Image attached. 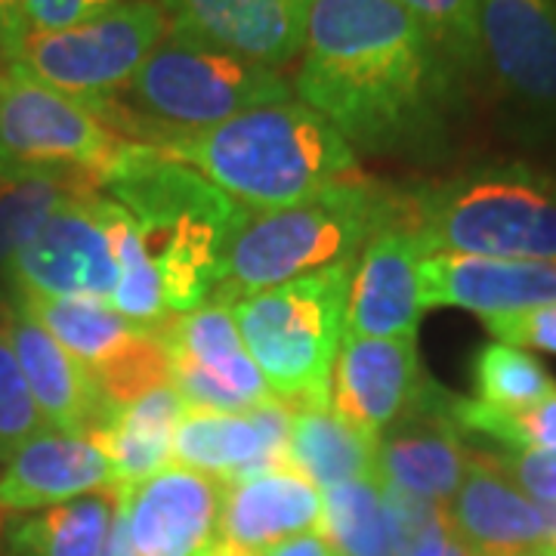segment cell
I'll list each match as a JSON object with an SVG mask.
<instances>
[{
  "mask_svg": "<svg viewBox=\"0 0 556 556\" xmlns=\"http://www.w3.org/2000/svg\"><path fill=\"white\" fill-rule=\"evenodd\" d=\"M294 93L353 152L433 155L460 109V65L396 0H316Z\"/></svg>",
  "mask_w": 556,
  "mask_h": 556,
  "instance_id": "1",
  "label": "cell"
},
{
  "mask_svg": "<svg viewBox=\"0 0 556 556\" xmlns=\"http://www.w3.org/2000/svg\"><path fill=\"white\" fill-rule=\"evenodd\" d=\"M100 192L137 223L142 248L159 269L167 313L204 306L226 278L229 248L251 211L195 167L134 139Z\"/></svg>",
  "mask_w": 556,
  "mask_h": 556,
  "instance_id": "2",
  "label": "cell"
},
{
  "mask_svg": "<svg viewBox=\"0 0 556 556\" xmlns=\"http://www.w3.org/2000/svg\"><path fill=\"white\" fill-rule=\"evenodd\" d=\"M248 211H276L356 174V152L300 100L273 102L199 134L152 142Z\"/></svg>",
  "mask_w": 556,
  "mask_h": 556,
  "instance_id": "3",
  "label": "cell"
},
{
  "mask_svg": "<svg viewBox=\"0 0 556 556\" xmlns=\"http://www.w3.org/2000/svg\"><path fill=\"white\" fill-rule=\"evenodd\" d=\"M288 100H294V84L278 68L167 28L121 97L93 105V112L121 137L152 146Z\"/></svg>",
  "mask_w": 556,
  "mask_h": 556,
  "instance_id": "4",
  "label": "cell"
},
{
  "mask_svg": "<svg viewBox=\"0 0 556 556\" xmlns=\"http://www.w3.org/2000/svg\"><path fill=\"white\" fill-rule=\"evenodd\" d=\"M405 217L408 195L356 174L298 204L251 211L229 248L226 278L211 300L232 306L273 285L358 257L383 226Z\"/></svg>",
  "mask_w": 556,
  "mask_h": 556,
  "instance_id": "5",
  "label": "cell"
},
{
  "mask_svg": "<svg viewBox=\"0 0 556 556\" xmlns=\"http://www.w3.org/2000/svg\"><path fill=\"white\" fill-rule=\"evenodd\" d=\"M427 254L556 260V179L526 164H492L408 195Z\"/></svg>",
  "mask_w": 556,
  "mask_h": 556,
  "instance_id": "6",
  "label": "cell"
},
{
  "mask_svg": "<svg viewBox=\"0 0 556 556\" xmlns=\"http://www.w3.org/2000/svg\"><path fill=\"white\" fill-rule=\"evenodd\" d=\"M356 257L331 263L232 303V316L273 396L328 405Z\"/></svg>",
  "mask_w": 556,
  "mask_h": 556,
  "instance_id": "7",
  "label": "cell"
},
{
  "mask_svg": "<svg viewBox=\"0 0 556 556\" xmlns=\"http://www.w3.org/2000/svg\"><path fill=\"white\" fill-rule=\"evenodd\" d=\"M127 142L90 105L16 62L0 68V167L72 170L102 189Z\"/></svg>",
  "mask_w": 556,
  "mask_h": 556,
  "instance_id": "8",
  "label": "cell"
},
{
  "mask_svg": "<svg viewBox=\"0 0 556 556\" xmlns=\"http://www.w3.org/2000/svg\"><path fill=\"white\" fill-rule=\"evenodd\" d=\"M164 35L167 16L155 0H127L75 28L28 31L16 65L93 109L121 97Z\"/></svg>",
  "mask_w": 556,
  "mask_h": 556,
  "instance_id": "9",
  "label": "cell"
},
{
  "mask_svg": "<svg viewBox=\"0 0 556 556\" xmlns=\"http://www.w3.org/2000/svg\"><path fill=\"white\" fill-rule=\"evenodd\" d=\"M7 291L112 303L121 281L115 201L102 192L68 201L0 269Z\"/></svg>",
  "mask_w": 556,
  "mask_h": 556,
  "instance_id": "10",
  "label": "cell"
},
{
  "mask_svg": "<svg viewBox=\"0 0 556 556\" xmlns=\"http://www.w3.org/2000/svg\"><path fill=\"white\" fill-rule=\"evenodd\" d=\"M121 514L137 556H223L226 482L170 464L121 489Z\"/></svg>",
  "mask_w": 556,
  "mask_h": 556,
  "instance_id": "11",
  "label": "cell"
},
{
  "mask_svg": "<svg viewBox=\"0 0 556 556\" xmlns=\"http://www.w3.org/2000/svg\"><path fill=\"white\" fill-rule=\"evenodd\" d=\"M482 68L504 100L526 112L556 115L554 0H477Z\"/></svg>",
  "mask_w": 556,
  "mask_h": 556,
  "instance_id": "12",
  "label": "cell"
},
{
  "mask_svg": "<svg viewBox=\"0 0 556 556\" xmlns=\"http://www.w3.org/2000/svg\"><path fill=\"white\" fill-rule=\"evenodd\" d=\"M298 412L285 399H269L244 415L186 412L174 430V460L226 485L288 467V439Z\"/></svg>",
  "mask_w": 556,
  "mask_h": 556,
  "instance_id": "13",
  "label": "cell"
},
{
  "mask_svg": "<svg viewBox=\"0 0 556 556\" xmlns=\"http://www.w3.org/2000/svg\"><path fill=\"white\" fill-rule=\"evenodd\" d=\"M420 257L424 251L408 217L383 226L356 257L343 334L415 340L427 313L420 294Z\"/></svg>",
  "mask_w": 556,
  "mask_h": 556,
  "instance_id": "14",
  "label": "cell"
},
{
  "mask_svg": "<svg viewBox=\"0 0 556 556\" xmlns=\"http://www.w3.org/2000/svg\"><path fill=\"white\" fill-rule=\"evenodd\" d=\"M452 393L427 383L417 402L378 439V477L402 492L448 504L467 477L470 452L452 420Z\"/></svg>",
  "mask_w": 556,
  "mask_h": 556,
  "instance_id": "15",
  "label": "cell"
},
{
  "mask_svg": "<svg viewBox=\"0 0 556 556\" xmlns=\"http://www.w3.org/2000/svg\"><path fill=\"white\" fill-rule=\"evenodd\" d=\"M427 383L415 340L343 334L328 405L362 433L380 439L415 405Z\"/></svg>",
  "mask_w": 556,
  "mask_h": 556,
  "instance_id": "16",
  "label": "cell"
},
{
  "mask_svg": "<svg viewBox=\"0 0 556 556\" xmlns=\"http://www.w3.org/2000/svg\"><path fill=\"white\" fill-rule=\"evenodd\" d=\"M167 28L214 43L226 53L281 68L306 40L316 0H155Z\"/></svg>",
  "mask_w": 556,
  "mask_h": 556,
  "instance_id": "17",
  "label": "cell"
},
{
  "mask_svg": "<svg viewBox=\"0 0 556 556\" xmlns=\"http://www.w3.org/2000/svg\"><path fill=\"white\" fill-rule=\"evenodd\" d=\"M455 532L477 556H547V504L522 495L489 457L470 452L467 477L445 504Z\"/></svg>",
  "mask_w": 556,
  "mask_h": 556,
  "instance_id": "18",
  "label": "cell"
},
{
  "mask_svg": "<svg viewBox=\"0 0 556 556\" xmlns=\"http://www.w3.org/2000/svg\"><path fill=\"white\" fill-rule=\"evenodd\" d=\"M420 294L430 306H457L477 316H507L556 303V260L420 257Z\"/></svg>",
  "mask_w": 556,
  "mask_h": 556,
  "instance_id": "19",
  "label": "cell"
},
{
  "mask_svg": "<svg viewBox=\"0 0 556 556\" xmlns=\"http://www.w3.org/2000/svg\"><path fill=\"white\" fill-rule=\"evenodd\" d=\"M97 492H118V479L90 437L47 430L25 442L0 470V514H35Z\"/></svg>",
  "mask_w": 556,
  "mask_h": 556,
  "instance_id": "20",
  "label": "cell"
},
{
  "mask_svg": "<svg viewBox=\"0 0 556 556\" xmlns=\"http://www.w3.org/2000/svg\"><path fill=\"white\" fill-rule=\"evenodd\" d=\"M0 321L47 427L68 437H90L105 417L90 371L72 353H65L38 321L22 316L7 300H0Z\"/></svg>",
  "mask_w": 556,
  "mask_h": 556,
  "instance_id": "21",
  "label": "cell"
},
{
  "mask_svg": "<svg viewBox=\"0 0 556 556\" xmlns=\"http://www.w3.org/2000/svg\"><path fill=\"white\" fill-rule=\"evenodd\" d=\"M325 501L309 479L278 467L260 477L226 485L223 538L251 554H263L278 541L306 532H321Z\"/></svg>",
  "mask_w": 556,
  "mask_h": 556,
  "instance_id": "22",
  "label": "cell"
},
{
  "mask_svg": "<svg viewBox=\"0 0 556 556\" xmlns=\"http://www.w3.org/2000/svg\"><path fill=\"white\" fill-rule=\"evenodd\" d=\"M3 300L13 309H20L22 316L38 321L65 353L78 358L93 380L109 368H115L121 358L130 356L142 340L159 331L124 318L118 309H112V303H100V300L38 298L22 291H7Z\"/></svg>",
  "mask_w": 556,
  "mask_h": 556,
  "instance_id": "23",
  "label": "cell"
},
{
  "mask_svg": "<svg viewBox=\"0 0 556 556\" xmlns=\"http://www.w3.org/2000/svg\"><path fill=\"white\" fill-rule=\"evenodd\" d=\"M159 338L167 350V358H179L201 368L226 390H232L248 408L276 399L251 353L244 350L232 306L207 300L192 313H170L159 325Z\"/></svg>",
  "mask_w": 556,
  "mask_h": 556,
  "instance_id": "24",
  "label": "cell"
},
{
  "mask_svg": "<svg viewBox=\"0 0 556 556\" xmlns=\"http://www.w3.org/2000/svg\"><path fill=\"white\" fill-rule=\"evenodd\" d=\"M288 467L328 492L340 482L378 477V439L362 433L331 405H306L294 415Z\"/></svg>",
  "mask_w": 556,
  "mask_h": 556,
  "instance_id": "25",
  "label": "cell"
},
{
  "mask_svg": "<svg viewBox=\"0 0 556 556\" xmlns=\"http://www.w3.org/2000/svg\"><path fill=\"white\" fill-rule=\"evenodd\" d=\"M118 510V492L75 497L7 522L10 556H100Z\"/></svg>",
  "mask_w": 556,
  "mask_h": 556,
  "instance_id": "26",
  "label": "cell"
},
{
  "mask_svg": "<svg viewBox=\"0 0 556 556\" xmlns=\"http://www.w3.org/2000/svg\"><path fill=\"white\" fill-rule=\"evenodd\" d=\"M93 192H100L93 179L72 170L0 167V269L38 236L56 211Z\"/></svg>",
  "mask_w": 556,
  "mask_h": 556,
  "instance_id": "27",
  "label": "cell"
},
{
  "mask_svg": "<svg viewBox=\"0 0 556 556\" xmlns=\"http://www.w3.org/2000/svg\"><path fill=\"white\" fill-rule=\"evenodd\" d=\"M321 535L338 556H399L380 479H353L321 492Z\"/></svg>",
  "mask_w": 556,
  "mask_h": 556,
  "instance_id": "28",
  "label": "cell"
},
{
  "mask_svg": "<svg viewBox=\"0 0 556 556\" xmlns=\"http://www.w3.org/2000/svg\"><path fill=\"white\" fill-rule=\"evenodd\" d=\"M470 378L477 390L473 399L492 408H507V412L538 405L541 399L556 393V380L532 353L501 343V340L482 343L473 353Z\"/></svg>",
  "mask_w": 556,
  "mask_h": 556,
  "instance_id": "29",
  "label": "cell"
},
{
  "mask_svg": "<svg viewBox=\"0 0 556 556\" xmlns=\"http://www.w3.org/2000/svg\"><path fill=\"white\" fill-rule=\"evenodd\" d=\"M452 420L470 433H482L495 445L504 448H519V452H547L556 448V393L541 399L529 408H492L482 405L479 399H464L452 393Z\"/></svg>",
  "mask_w": 556,
  "mask_h": 556,
  "instance_id": "30",
  "label": "cell"
},
{
  "mask_svg": "<svg viewBox=\"0 0 556 556\" xmlns=\"http://www.w3.org/2000/svg\"><path fill=\"white\" fill-rule=\"evenodd\" d=\"M115 251L121 263V281L112 298V309H118L121 316L130 321L159 328L161 321L170 316L164 303L161 276L149 251L142 248L137 223L121 204H115Z\"/></svg>",
  "mask_w": 556,
  "mask_h": 556,
  "instance_id": "31",
  "label": "cell"
},
{
  "mask_svg": "<svg viewBox=\"0 0 556 556\" xmlns=\"http://www.w3.org/2000/svg\"><path fill=\"white\" fill-rule=\"evenodd\" d=\"M47 430L50 427L28 390L10 334L0 321V464H7L25 442H31Z\"/></svg>",
  "mask_w": 556,
  "mask_h": 556,
  "instance_id": "32",
  "label": "cell"
},
{
  "mask_svg": "<svg viewBox=\"0 0 556 556\" xmlns=\"http://www.w3.org/2000/svg\"><path fill=\"white\" fill-rule=\"evenodd\" d=\"M464 68H482L477 0H396Z\"/></svg>",
  "mask_w": 556,
  "mask_h": 556,
  "instance_id": "33",
  "label": "cell"
},
{
  "mask_svg": "<svg viewBox=\"0 0 556 556\" xmlns=\"http://www.w3.org/2000/svg\"><path fill=\"white\" fill-rule=\"evenodd\" d=\"M479 455L489 457L522 495H529L538 504H556V448L519 452V448L497 445V448L479 452Z\"/></svg>",
  "mask_w": 556,
  "mask_h": 556,
  "instance_id": "34",
  "label": "cell"
},
{
  "mask_svg": "<svg viewBox=\"0 0 556 556\" xmlns=\"http://www.w3.org/2000/svg\"><path fill=\"white\" fill-rule=\"evenodd\" d=\"M485 328L501 343H510L519 350L556 353V303L522 309V313H507V316H489Z\"/></svg>",
  "mask_w": 556,
  "mask_h": 556,
  "instance_id": "35",
  "label": "cell"
},
{
  "mask_svg": "<svg viewBox=\"0 0 556 556\" xmlns=\"http://www.w3.org/2000/svg\"><path fill=\"white\" fill-rule=\"evenodd\" d=\"M121 3L127 0H22V10L28 31H62L97 20Z\"/></svg>",
  "mask_w": 556,
  "mask_h": 556,
  "instance_id": "36",
  "label": "cell"
},
{
  "mask_svg": "<svg viewBox=\"0 0 556 556\" xmlns=\"http://www.w3.org/2000/svg\"><path fill=\"white\" fill-rule=\"evenodd\" d=\"M28 35L22 0H0V62L13 65L22 50V40Z\"/></svg>",
  "mask_w": 556,
  "mask_h": 556,
  "instance_id": "37",
  "label": "cell"
},
{
  "mask_svg": "<svg viewBox=\"0 0 556 556\" xmlns=\"http://www.w3.org/2000/svg\"><path fill=\"white\" fill-rule=\"evenodd\" d=\"M263 556H338V551L321 532H306V535H294L266 547Z\"/></svg>",
  "mask_w": 556,
  "mask_h": 556,
  "instance_id": "38",
  "label": "cell"
},
{
  "mask_svg": "<svg viewBox=\"0 0 556 556\" xmlns=\"http://www.w3.org/2000/svg\"><path fill=\"white\" fill-rule=\"evenodd\" d=\"M100 556H137L134 541H130V532H127V519L121 514V497L118 510H115V519H112V529H109V538H105V544H102Z\"/></svg>",
  "mask_w": 556,
  "mask_h": 556,
  "instance_id": "39",
  "label": "cell"
},
{
  "mask_svg": "<svg viewBox=\"0 0 556 556\" xmlns=\"http://www.w3.org/2000/svg\"><path fill=\"white\" fill-rule=\"evenodd\" d=\"M408 556H477L455 532H445V535L433 538L427 544H420L417 551H412Z\"/></svg>",
  "mask_w": 556,
  "mask_h": 556,
  "instance_id": "40",
  "label": "cell"
},
{
  "mask_svg": "<svg viewBox=\"0 0 556 556\" xmlns=\"http://www.w3.org/2000/svg\"><path fill=\"white\" fill-rule=\"evenodd\" d=\"M223 556H257V554H251V551H239V547L226 544V551H223Z\"/></svg>",
  "mask_w": 556,
  "mask_h": 556,
  "instance_id": "41",
  "label": "cell"
},
{
  "mask_svg": "<svg viewBox=\"0 0 556 556\" xmlns=\"http://www.w3.org/2000/svg\"><path fill=\"white\" fill-rule=\"evenodd\" d=\"M547 556H556V547H547Z\"/></svg>",
  "mask_w": 556,
  "mask_h": 556,
  "instance_id": "42",
  "label": "cell"
}]
</instances>
